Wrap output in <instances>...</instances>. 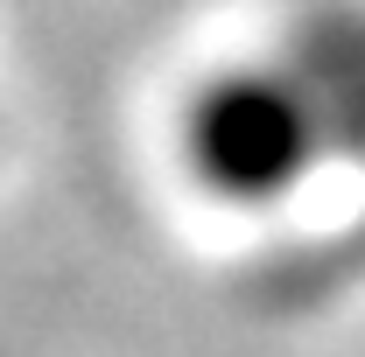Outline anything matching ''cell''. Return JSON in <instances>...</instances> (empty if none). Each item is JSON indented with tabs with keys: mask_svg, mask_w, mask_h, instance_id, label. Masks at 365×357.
I'll return each mask as SVG.
<instances>
[{
	"mask_svg": "<svg viewBox=\"0 0 365 357\" xmlns=\"http://www.w3.org/2000/svg\"><path fill=\"white\" fill-rule=\"evenodd\" d=\"M182 154L225 203H288L330 169L359 176L337 280H365V0H309L274 56L204 78Z\"/></svg>",
	"mask_w": 365,
	"mask_h": 357,
	"instance_id": "1",
	"label": "cell"
}]
</instances>
